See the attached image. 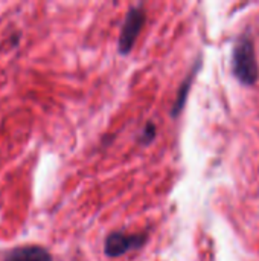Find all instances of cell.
<instances>
[{
    "instance_id": "cell-1",
    "label": "cell",
    "mask_w": 259,
    "mask_h": 261,
    "mask_svg": "<svg viewBox=\"0 0 259 261\" xmlns=\"http://www.w3.org/2000/svg\"><path fill=\"white\" fill-rule=\"evenodd\" d=\"M258 63L253 43L249 37H241L234 49V73L244 84H253L258 80Z\"/></svg>"
},
{
    "instance_id": "cell-3",
    "label": "cell",
    "mask_w": 259,
    "mask_h": 261,
    "mask_svg": "<svg viewBox=\"0 0 259 261\" xmlns=\"http://www.w3.org/2000/svg\"><path fill=\"white\" fill-rule=\"evenodd\" d=\"M145 236H125L121 232L110 234L105 240V254L108 257H119L130 249L142 246Z\"/></svg>"
},
{
    "instance_id": "cell-4",
    "label": "cell",
    "mask_w": 259,
    "mask_h": 261,
    "mask_svg": "<svg viewBox=\"0 0 259 261\" xmlns=\"http://www.w3.org/2000/svg\"><path fill=\"white\" fill-rule=\"evenodd\" d=\"M5 261H52V257L49 251L41 246L26 245L9 251L5 257Z\"/></svg>"
},
{
    "instance_id": "cell-2",
    "label": "cell",
    "mask_w": 259,
    "mask_h": 261,
    "mask_svg": "<svg viewBox=\"0 0 259 261\" xmlns=\"http://www.w3.org/2000/svg\"><path fill=\"white\" fill-rule=\"evenodd\" d=\"M145 21V12L140 8H133L130 9V12L127 14L122 32H121V38H119V50L122 54H128L143 26Z\"/></svg>"
}]
</instances>
